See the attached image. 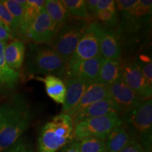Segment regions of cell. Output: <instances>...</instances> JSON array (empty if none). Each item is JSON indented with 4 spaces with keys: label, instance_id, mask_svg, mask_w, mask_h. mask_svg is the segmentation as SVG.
Instances as JSON below:
<instances>
[{
    "label": "cell",
    "instance_id": "6da1fadb",
    "mask_svg": "<svg viewBox=\"0 0 152 152\" xmlns=\"http://www.w3.org/2000/svg\"><path fill=\"white\" fill-rule=\"evenodd\" d=\"M33 118L31 106L21 94H14L0 104V152L21 137Z\"/></svg>",
    "mask_w": 152,
    "mask_h": 152
},
{
    "label": "cell",
    "instance_id": "7a4b0ae2",
    "mask_svg": "<svg viewBox=\"0 0 152 152\" xmlns=\"http://www.w3.org/2000/svg\"><path fill=\"white\" fill-rule=\"evenodd\" d=\"M74 124L68 114L55 115L43 126L38 138V152H58L73 140Z\"/></svg>",
    "mask_w": 152,
    "mask_h": 152
},
{
    "label": "cell",
    "instance_id": "3957f363",
    "mask_svg": "<svg viewBox=\"0 0 152 152\" xmlns=\"http://www.w3.org/2000/svg\"><path fill=\"white\" fill-rule=\"evenodd\" d=\"M66 64L49 45L31 43L27 56V67L32 76L53 75L66 78Z\"/></svg>",
    "mask_w": 152,
    "mask_h": 152
},
{
    "label": "cell",
    "instance_id": "277c9868",
    "mask_svg": "<svg viewBox=\"0 0 152 152\" xmlns=\"http://www.w3.org/2000/svg\"><path fill=\"white\" fill-rule=\"evenodd\" d=\"M132 138L142 144L147 152L151 149L152 129V100H143L135 108L121 115Z\"/></svg>",
    "mask_w": 152,
    "mask_h": 152
},
{
    "label": "cell",
    "instance_id": "5b68a950",
    "mask_svg": "<svg viewBox=\"0 0 152 152\" xmlns=\"http://www.w3.org/2000/svg\"><path fill=\"white\" fill-rule=\"evenodd\" d=\"M88 23L87 20L70 16L49 44L66 63L75 51Z\"/></svg>",
    "mask_w": 152,
    "mask_h": 152
},
{
    "label": "cell",
    "instance_id": "8992f818",
    "mask_svg": "<svg viewBox=\"0 0 152 152\" xmlns=\"http://www.w3.org/2000/svg\"><path fill=\"white\" fill-rule=\"evenodd\" d=\"M120 122L121 115L116 113L83 120L74 125L73 140L80 142L87 137H96L106 140Z\"/></svg>",
    "mask_w": 152,
    "mask_h": 152
},
{
    "label": "cell",
    "instance_id": "52a82bcc",
    "mask_svg": "<svg viewBox=\"0 0 152 152\" xmlns=\"http://www.w3.org/2000/svg\"><path fill=\"white\" fill-rule=\"evenodd\" d=\"M104 26L96 20L88 23L76 48L66 62L71 65L99 56V45Z\"/></svg>",
    "mask_w": 152,
    "mask_h": 152
},
{
    "label": "cell",
    "instance_id": "ba28073f",
    "mask_svg": "<svg viewBox=\"0 0 152 152\" xmlns=\"http://www.w3.org/2000/svg\"><path fill=\"white\" fill-rule=\"evenodd\" d=\"M56 32V24L44 8L30 24L26 37L37 45H48Z\"/></svg>",
    "mask_w": 152,
    "mask_h": 152
},
{
    "label": "cell",
    "instance_id": "9c48e42d",
    "mask_svg": "<svg viewBox=\"0 0 152 152\" xmlns=\"http://www.w3.org/2000/svg\"><path fill=\"white\" fill-rule=\"evenodd\" d=\"M122 80L142 99H151L152 86L142 75L138 61H130L123 64Z\"/></svg>",
    "mask_w": 152,
    "mask_h": 152
},
{
    "label": "cell",
    "instance_id": "30bf717a",
    "mask_svg": "<svg viewBox=\"0 0 152 152\" xmlns=\"http://www.w3.org/2000/svg\"><path fill=\"white\" fill-rule=\"evenodd\" d=\"M108 97L121 112V115L138 106L144 99L130 89L122 78L108 86Z\"/></svg>",
    "mask_w": 152,
    "mask_h": 152
},
{
    "label": "cell",
    "instance_id": "8fae6325",
    "mask_svg": "<svg viewBox=\"0 0 152 152\" xmlns=\"http://www.w3.org/2000/svg\"><path fill=\"white\" fill-rule=\"evenodd\" d=\"M103 58L100 56L82 61L71 65H66V78L75 77L90 81H96Z\"/></svg>",
    "mask_w": 152,
    "mask_h": 152
},
{
    "label": "cell",
    "instance_id": "7c38bea8",
    "mask_svg": "<svg viewBox=\"0 0 152 152\" xmlns=\"http://www.w3.org/2000/svg\"><path fill=\"white\" fill-rule=\"evenodd\" d=\"M92 83V82L79 77H71L66 79V97L62 106L61 113H66L75 108Z\"/></svg>",
    "mask_w": 152,
    "mask_h": 152
},
{
    "label": "cell",
    "instance_id": "4fadbf2b",
    "mask_svg": "<svg viewBox=\"0 0 152 152\" xmlns=\"http://www.w3.org/2000/svg\"><path fill=\"white\" fill-rule=\"evenodd\" d=\"M151 0H139L137 4L128 11L123 12V26L125 30H133L151 16Z\"/></svg>",
    "mask_w": 152,
    "mask_h": 152
},
{
    "label": "cell",
    "instance_id": "5bb4252c",
    "mask_svg": "<svg viewBox=\"0 0 152 152\" xmlns=\"http://www.w3.org/2000/svg\"><path fill=\"white\" fill-rule=\"evenodd\" d=\"M106 97H108V86L94 82L88 87L75 107L66 114L73 121L85 109Z\"/></svg>",
    "mask_w": 152,
    "mask_h": 152
},
{
    "label": "cell",
    "instance_id": "9a60e30c",
    "mask_svg": "<svg viewBox=\"0 0 152 152\" xmlns=\"http://www.w3.org/2000/svg\"><path fill=\"white\" fill-rule=\"evenodd\" d=\"M99 55L103 59H120L121 46L115 31L104 26L99 45Z\"/></svg>",
    "mask_w": 152,
    "mask_h": 152
},
{
    "label": "cell",
    "instance_id": "2e32d148",
    "mask_svg": "<svg viewBox=\"0 0 152 152\" xmlns=\"http://www.w3.org/2000/svg\"><path fill=\"white\" fill-rule=\"evenodd\" d=\"M112 113L121 115V112L116 105L109 97H106L96 102L81 111L73 121V124L75 125L79 121L85 119L103 116Z\"/></svg>",
    "mask_w": 152,
    "mask_h": 152
},
{
    "label": "cell",
    "instance_id": "e0dca14e",
    "mask_svg": "<svg viewBox=\"0 0 152 152\" xmlns=\"http://www.w3.org/2000/svg\"><path fill=\"white\" fill-rule=\"evenodd\" d=\"M6 44L0 42V93L13 90L20 80V72L15 71L9 67L4 58Z\"/></svg>",
    "mask_w": 152,
    "mask_h": 152
},
{
    "label": "cell",
    "instance_id": "ac0fdd59",
    "mask_svg": "<svg viewBox=\"0 0 152 152\" xmlns=\"http://www.w3.org/2000/svg\"><path fill=\"white\" fill-rule=\"evenodd\" d=\"M123 64L120 59H104L96 83L109 86L122 78Z\"/></svg>",
    "mask_w": 152,
    "mask_h": 152
},
{
    "label": "cell",
    "instance_id": "d6986e66",
    "mask_svg": "<svg viewBox=\"0 0 152 152\" xmlns=\"http://www.w3.org/2000/svg\"><path fill=\"white\" fill-rule=\"evenodd\" d=\"M34 79L42 82L48 96L57 104H64L65 101L66 87L62 79L53 75L32 76Z\"/></svg>",
    "mask_w": 152,
    "mask_h": 152
},
{
    "label": "cell",
    "instance_id": "ffe728a7",
    "mask_svg": "<svg viewBox=\"0 0 152 152\" xmlns=\"http://www.w3.org/2000/svg\"><path fill=\"white\" fill-rule=\"evenodd\" d=\"M26 56V45L20 39H14L6 44L4 58L9 67L18 71L23 64Z\"/></svg>",
    "mask_w": 152,
    "mask_h": 152
},
{
    "label": "cell",
    "instance_id": "44dd1931",
    "mask_svg": "<svg viewBox=\"0 0 152 152\" xmlns=\"http://www.w3.org/2000/svg\"><path fill=\"white\" fill-rule=\"evenodd\" d=\"M132 138L128 130L121 121L106 138V152H119Z\"/></svg>",
    "mask_w": 152,
    "mask_h": 152
},
{
    "label": "cell",
    "instance_id": "7402d4cb",
    "mask_svg": "<svg viewBox=\"0 0 152 152\" xmlns=\"http://www.w3.org/2000/svg\"><path fill=\"white\" fill-rule=\"evenodd\" d=\"M45 10L56 24L57 31L62 27L63 25L70 17L68 11L59 0L45 1Z\"/></svg>",
    "mask_w": 152,
    "mask_h": 152
},
{
    "label": "cell",
    "instance_id": "603a6c76",
    "mask_svg": "<svg viewBox=\"0 0 152 152\" xmlns=\"http://www.w3.org/2000/svg\"><path fill=\"white\" fill-rule=\"evenodd\" d=\"M68 11L70 16L90 20V16L87 9L85 0H62L61 1Z\"/></svg>",
    "mask_w": 152,
    "mask_h": 152
},
{
    "label": "cell",
    "instance_id": "cb8c5ba5",
    "mask_svg": "<svg viewBox=\"0 0 152 152\" xmlns=\"http://www.w3.org/2000/svg\"><path fill=\"white\" fill-rule=\"evenodd\" d=\"M80 152H106V140L96 137H90L79 142Z\"/></svg>",
    "mask_w": 152,
    "mask_h": 152
},
{
    "label": "cell",
    "instance_id": "d4e9b609",
    "mask_svg": "<svg viewBox=\"0 0 152 152\" xmlns=\"http://www.w3.org/2000/svg\"><path fill=\"white\" fill-rule=\"evenodd\" d=\"M0 19L2 20L6 28L9 30L13 37L18 35V23L6 7L3 0H0Z\"/></svg>",
    "mask_w": 152,
    "mask_h": 152
},
{
    "label": "cell",
    "instance_id": "484cf974",
    "mask_svg": "<svg viewBox=\"0 0 152 152\" xmlns=\"http://www.w3.org/2000/svg\"><path fill=\"white\" fill-rule=\"evenodd\" d=\"M4 4L8 9L11 16L14 17L18 26V30L23 20L25 9L16 2V0H4Z\"/></svg>",
    "mask_w": 152,
    "mask_h": 152
},
{
    "label": "cell",
    "instance_id": "4316f807",
    "mask_svg": "<svg viewBox=\"0 0 152 152\" xmlns=\"http://www.w3.org/2000/svg\"><path fill=\"white\" fill-rule=\"evenodd\" d=\"M96 18L106 28L115 26L118 20L117 11H111L109 10L98 11L95 14Z\"/></svg>",
    "mask_w": 152,
    "mask_h": 152
},
{
    "label": "cell",
    "instance_id": "83f0119b",
    "mask_svg": "<svg viewBox=\"0 0 152 152\" xmlns=\"http://www.w3.org/2000/svg\"><path fill=\"white\" fill-rule=\"evenodd\" d=\"M139 64L144 78L152 86V63L151 58L145 55H142L140 56V63L139 62Z\"/></svg>",
    "mask_w": 152,
    "mask_h": 152
},
{
    "label": "cell",
    "instance_id": "f1b7e54d",
    "mask_svg": "<svg viewBox=\"0 0 152 152\" xmlns=\"http://www.w3.org/2000/svg\"><path fill=\"white\" fill-rule=\"evenodd\" d=\"M1 152H33L31 142L26 137H20L12 146Z\"/></svg>",
    "mask_w": 152,
    "mask_h": 152
},
{
    "label": "cell",
    "instance_id": "f546056e",
    "mask_svg": "<svg viewBox=\"0 0 152 152\" xmlns=\"http://www.w3.org/2000/svg\"><path fill=\"white\" fill-rule=\"evenodd\" d=\"M119 152H147L141 144L135 139L132 138V140L128 142V144L123 147Z\"/></svg>",
    "mask_w": 152,
    "mask_h": 152
},
{
    "label": "cell",
    "instance_id": "4dcf8cb0",
    "mask_svg": "<svg viewBox=\"0 0 152 152\" xmlns=\"http://www.w3.org/2000/svg\"><path fill=\"white\" fill-rule=\"evenodd\" d=\"M139 0H118L115 1V7L117 11L125 12L134 7L137 4Z\"/></svg>",
    "mask_w": 152,
    "mask_h": 152
},
{
    "label": "cell",
    "instance_id": "1f68e13d",
    "mask_svg": "<svg viewBox=\"0 0 152 152\" xmlns=\"http://www.w3.org/2000/svg\"><path fill=\"white\" fill-rule=\"evenodd\" d=\"M101 10L117 11L116 7H115V1L114 0H99L97 7H96V12Z\"/></svg>",
    "mask_w": 152,
    "mask_h": 152
},
{
    "label": "cell",
    "instance_id": "d6a6232c",
    "mask_svg": "<svg viewBox=\"0 0 152 152\" xmlns=\"http://www.w3.org/2000/svg\"><path fill=\"white\" fill-rule=\"evenodd\" d=\"M12 38L14 37L9 30L5 26H0V42L7 44Z\"/></svg>",
    "mask_w": 152,
    "mask_h": 152
},
{
    "label": "cell",
    "instance_id": "836d02e7",
    "mask_svg": "<svg viewBox=\"0 0 152 152\" xmlns=\"http://www.w3.org/2000/svg\"><path fill=\"white\" fill-rule=\"evenodd\" d=\"M99 1V0H87V1H85L87 11H88V14L90 16L91 15H93L94 16H95Z\"/></svg>",
    "mask_w": 152,
    "mask_h": 152
},
{
    "label": "cell",
    "instance_id": "e575fe53",
    "mask_svg": "<svg viewBox=\"0 0 152 152\" xmlns=\"http://www.w3.org/2000/svg\"><path fill=\"white\" fill-rule=\"evenodd\" d=\"M61 152H80L79 149V142L73 141L70 142L63 148Z\"/></svg>",
    "mask_w": 152,
    "mask_h": 152
},
{
    "label": "cell",
    "instance_id": "d590c367",
    "mask_svg": "<svg viewBox=\"0 0 152 152\" xmlns=\"http://www.w3.org/2000/svg\"><path fill=\"white\" fill-rule=\"evenodd\" d=\"M27 3L28 5L33 7L38 11H40L45 8V1L44 0H27Z\"/></svg>",
    "mask_w": 152,
    "mask_h": 152
},
{
    "label": "cell",
    "instance_id": "8d00e7d4",
    "mask_svg": "<svg viewBox=\"0 0 152 152\" xmlns=\"http://www.w3.org/2000/svg\"><path fill=\"white\" fill-rule=\"evenodd\" d=\"M0 26H4V23L2 22V20H1V19H0ZM6 27V26H5Z\"/></svg>",
    "mask_w": 152,
    "mask_h": 152
}]
</instances>
